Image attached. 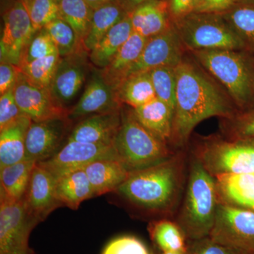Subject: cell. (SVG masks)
<instances>
[{
    "label": "cell",
    "instance_id": "1",
    "mask_svg": "<svg viewBox=\"0 0 254 254\" xmlns=\"http://www.w3.org/2000/svg\"><path fill=\"white\" fill-rule=\"evenodd\" d=\"M175 72L176 108L172 137L179 144L187 141L200 122L211 117L230 116L231 108L215 86L192 65L181 62Z\"/></svg>",
    "mask_w": 254,
    "mask_h": 254
},
{
    "label": "cell",
    "instance_id": "2",
    "mask_svg": "<svg viewBox=\"0 0 254 254\" xmlns=\"http://www.w3.org/2000/svg\"><path fill=\"white\" fill-rule=\"evenodd\" d=\"M184 158L173 155L166 161L132 172L117 191L137 206L163 211L173 208L180 194Z\"/></svg>",
    "mask_w": 254,
    "mask_h": 254
},
{
    "label": "cell",
    "instance_id": "3",
    "mask_svg": "<svg viewBox=\"0 0 254 254\" xmlns=\"http://www.w3.org/2000/svg\"><path fill=\"white\" fill-rule=\"evenodd\" d=\"M219 203L215 177L195 158L190 165L180 227L187 237L194 240L210 235Z\"/></svg>",
    "mask_w": 254,
    "mask_h": 254
},
{
    "label": "cell",
    "instance_id": "4",
    "mask_svg": "<svg viewBox=\"0 0 254 254\" xmlns=\"http://www.w3.org/2000/svg\"><path fill=\"white\" fill-rule=\"evenodd\" d=\"M113 146L118 160L129 173L154 166L173 156L165 142L137 120L133 111L122 115Z\"/></svg>",
    "mask_w": 254,
    "mask_h": 254
},
{
    "label": "cell",
    "instance_id": "5",
    "mask_svg": "<svg viewBox=\"0 0 254 254\" xmlns=\"http://www.w3.org/2000/svg\"><path fill=\"white\" fill-rule=\"evenodd\" d=\"M208 237L238 254H254V210L219 202Z\"/></svg>",
    "mask_w": 254,
    "mask_h": 254
},
{
    "label": "cell",
    "instance_id": "6",
    "mask_svg": "<svg viewBox=\"0 0 254 254\" xmlns=\"http://www.w3.org/2000/svg\"><path fill=\"white\" fill-rule=\"evenodd\" d=\"M195 158L212 176L254 173V143L245 141H215L200 146Z\"/></svg>",
    "mask_w": 254,
    "mask_h": 254
},
{
    "label": "cell",
    "instance_id": "7",
    "mask_svg": "<svg viewBox=\"0 0 254 254\" xmlns=\"http://www.w3.org/2000/svg\"><path fill=\"white\" fill-rule=\"evenodd\" d=\"M195 56L213 73L240 104L250 98L252 80L245 62L229 50H195Z\"/></svg>",
    "mask_w": 254,
    "mask_h": 254
},
{
    "label": "cell",
    "instance_id": "8",
    "mask_svg": "<svg viewBox=\"0 0 254 254\" xmlns=\"http://www.w3.org/2000/svg\"><path fill=\"white\" fill-rule=\"evenodd\" d=\"M23 199L0 196V254H33L28 246L32 230L39 223Z\"/></svg>",
    "mask_w": 254,
    "mask_h": 254
},
{
    "label": "cell",
    "instance_id": "9",
    "mask_svg": "<svg viewBox=\"0 0 254 254\" xmlns=\"http://www.w3.org/2000/svg\"><path fill=\"white\" fill-rule=\"evenodd\" d=\"M180 38L194 50H233L243 45L236 31L220 20L201 16L187 18L183 21Z\"/></svg>",
    "mask_w": 254,
    "mask_h": 254
},
{
    "label": "cell",
    "instance_id": "10",
    "mask_svg": "<svg viewBox=\"0 0 254 254\" xmlns=\"http://www.w3.org/2000/svg\"><path fill=\"white\" fill-rule=\"evenodd\" d=\"M3 21L4 26L0 40L1 62L18 66L36 31L27 9L16 0L5 11Z\"/></svg>",
    "mask_w": 254,
    "mask_h": 254
},
{
    "label": "cell",
    "instance_id": "11",
    "mask_svg": "<svg viewBox=\"0 0 254 254\" xmlns=\"http://www.w3.org/2000/svg\"><path fill=\"white\" fill-rule=\"evenodd\" d=\"M103 159H118L113 145L67 141L51 158L37 163L44 167L58 180Z\"/></svg>",
    "mask_w": 254,
    "mask_h": 254
},
{
    "label": "cell",
    "instance_id": "12",
    "mask_svg": "<svg viewBox=\"0 0 254 254\" xmlns=\"http://www.w3.org/2000/svg\"><path fill=\"white\" fill-rule=\"evenodd\" d=\"M14 95L20 109L32 122L68 119L69 109L60 105L53 98L50 89L32 83L20 69Z\"/></svg>",
    "mask_w": 254,
    "mask_h": 254
},
{
    "label": "cell",
    "instance_id": "13",
    "mask_svg": "<svg viewBox=\"0 0 254 254\" xmlns=\"http://www.w3.org/2000/svg\"><path fill=\"white\" fill-rule=\"evenodd\" d=\"M88 54L86 50H81L60 58L50 91L64 108L68 109L66 105L76 98L86 81L89 68Z\"/></svg>",
    "mask_w": 254,
    "mask_h": 254
},
{
    "label": "cell",
    "instance_id": "14",
    "mask_svg": "<svg viewBox=\"0 0 254 254\" xmlns=\"http://www.w3.org/2000/svg\"><path fill=\"white\" fill-rule=\"evenodd\" d=\"M180 38L177 33L168 29L150 38L141 56L130 68L127 77L134 73L148 72L162 66L175 67L182 62Z\"/></svg>",
    "mask_w": 254,
    "mask_h": 254
},
{
    "label": "cell",
    "instance_id": "15",
    "mask_svg": "<svg viewBox=\"0 0 254 254\" xmlns=\"http://www.w3.org/2000/svg\"><path fill=\"white\" fill-rule=\"evenodd\" d=\"M69 122V119L31 122L26 133V159L41 163L56 154Z\"/></svg>",
    "mask_w": 254,
    "mask_h": 254
},
{
    "label": "cell",
    "instance_id": "16",
    "mask_svg": "<svg viewBox=\"0 0 254 254\" xmlns=\"http://www.w3.org/2000/svg\"><path fill=\"white\" fill-rule=\"evenodd\" d=\"M57 180L39 163L33 168L23 200L28 212L40 222L63 206L56 193Z\"/></svg>",
    "mask_w": 254,
    "mask_h": 254
},
{
    "label": "cell",
    "instance_id": "17",
    "mask_svg": "<svg viewBox=\"0 0 254 254\" xmlns=\"http://www.w3.org/2000/svg\"><path fill=\"white\" fill-rule=\"evenodd\" d=\"M78 103L69 109L70 120L120 110L116 91L108 84L100 71H95Z\"/></svg>",
    "mask_w": 254,
    "mask_h": 254
},
{
    "label": "cell",
    "instance_id": "18",
    "mask_svg": "<svg viewBox=\"0 0 254 254\" xmlns=\"http://www.w3.org/2000/svg\"><path fill=\"white\" fill-rule=\"evenodd\" d=\"M121 123L120 110L91 115L73 128L68 141L113 145Z\"/></svg>",
    "mask_w": 254,
    "mask_h": 254
},
{
    "label": "cell",
    "instance_id": "19",
    "mask_svg": "<svg viewBox=\"0 0 254 254\" xmlns=\"http://www.w3.org/2000/svg\"><path fill=\"white\" fill-rule=\"evenodd\" d=\"M220 203L254 210V173L214 177Z\"/></svg>",
    "mask_w": 254,
    "mask_h": 254
},
{
    "label": "cell",
    "instance_id": "20",
    "mask_svg": "<svg viewBox=\"0 0 254 254\" xmlns=\"http://www.w3.org/2000/svg\"><path fill=\"white\" fill-rule=\"evenodd\" d=\"M148 39L149 38L133 31L110 64L100 70L105 81L115 91L120 83L127 77L130 68L141 56Z\"/></svg>",
    "mask_w": 254,
    "mask_h": 254
},
{
    "label": "cell",
    "instance_id": "21",
    "mask_svg": "<svg viewBox=\"0 0 254 254\" xmlns=\"http://www.w3.org/2000/svg\"><path fill=\"white\" fill-rule=\"evenodd\" d=\"M84 170L95 197L117 191L130 173L118 159L97 160L87 165Z\"/></svg>",
    "mask_w": 254,
    "mask_h": 254
},
{
    "label": "cell",
    "instance_id": "22",
    "mask_svg": "<svg viewBox=\"0 0 254 254\" xmlns=\"http://www.w3.org/2000/svg\"><path fill=\"white\" fill-rule=\"evenodd\" d=\"M137 120L160 141L166 142L173 134L175 112L166 103L155 98L133 109Z\"/></svg>",
    "mask_w": 254,
    "mask_h": 254
},
{
    "label": "cell",
    "instance_id": "23",
    "mask_svg": "<svg viewBox=\"0 0 254 254\" xmlns=\"http://www.w3.org/2000/svg\"><path fill=\"white\" fill-rule=\"evenodd\" d=\"M133 31L131 19L128 14L115 25L91 50L88 54L90 62L101 69L106 67L113 61L115 55Z\"/></svg>",
    "mask_w": 254,
    "mask_h": 254
},
{
    "label": "cell",
    "instance_id": "24",
    "mask_svg": "<svg viewBox=\"0 0 254 254\" xmlns=\"http://www.w3.org/2000/svg\"><path fill=\"white\" fill-rule=\"evenodd\" d=\"M128 12L122 0H116L93 10L91 24L83 42V49L89 53L115 25Z\"/></svg>",
    "mask_w": 254,
    "mask_h": 254
},
{
    "label": "cell",
    "instance_id": "25",
    "mask_svg": "<svg viewBox=\"0 0 254 254\" xmlns=\"http://www.w3.org/2000/svg\"><path fill=\"white\" fill-rule=\"evenodd\" d=\"M133 31L146 38L167 30V19L163 3L150 0L128 13Z\"/></svg>",
    "mask_w": 254,
    "mask_h": 254
},
{
    "label": "cell",
    "instance_id": "26",
    "mask_svg": "<svg viewBox=\"0 0 254 254\" xmlns=\"http://www.w3.org/2000/svg\"><path fill=\"white\" fill-rule=\"evenodd\" d=\"M31 120L27 116L0 131V169L26 159V136Z\"/></svg>",
    "mask_w": 254,
    "mask_h": 254
},
{
    "label": "cell",
    "instance_id": "27",
    "mask_svg": "<svg viewBox=\"0 0 254 254\" xmlns=\"http://www.w3.org/2000/svg\"><path fill=\"white\" fill-rule=\"evenodd\" d=\"M56 193L62 205L72 210H77L82 202L95 197L84 169L58 179Z\"/></svg>",
    "mask_w": 254,
    "mask_h": 254
},
{
    "label": "cell",
    "instance_id": "28",
    "mask_svg": "<svg viewBox=\"0 0 254 254\" xmlns=\"http://www.w3.org/2000/svg\"><path fill=\"white\" fill-rule=\"evenodd\" d=\"M36 163L34 160L24 159L0 169V196L12 200L23 199Z\"/></svg>",
    "mask_w": 254,
    "mask_h": 254
},
{
    "label": "cell",
    "instance_id": "29",
    "mask_svg": "<svg viewBox=\"0 0 254 254\" xmlns=\"http://www.w3.org/2000/svg\"><path fill=\"white\" fill-rule=\"evenodd\" d=\"M119 100L138 108L156 98L149 71L134 73L127 76L116 89Z\"/></svg>",
    "mask_w": 254,
    "mask_h": 254
},
{
    "label": "cell",
    "instance_id": "30",
    "mask_svg": "<svg viewBox=\"0 0 254 254\" xmlns=\"http://www.w3.org/2000/svg\"><path fill=\"white\" fill-rule=\"evenodd\" d=\"M58 1L60 18L71 26L83 47V42L91 24L93 10L85 0H58Z\"/></svg>",
    "mask_w": 254,
    "mask_h": 254
},
{
    "label": "cell",
    "instance_id": "31",
    "mask_svg": "<svg viewBox=\"0 0 254 254\" xmlns=\"http://www.w3.org/2000/svg\"><path fill=\"white\" fill-rule=\"evenodd\" d=\"M148 230L152 240L163 252L187 250L184 232L175 222L166 220L153 222Z\"/></svg>",
    "mask_w": 254,
    "mask_h": 254
},
{
    "label": "cell",
    "instance_id": "32",
    "mask_svg": "<svg viewBox=\"0 0 254 254\" xmlns=\"http://www.w3.org/2000/svg\"><path fill=\"white\" fill-rule=\"evenodd\" d=\"M60 58L59 54L52 55L33 60L18 68L32 83L41 88L50 89Z\"/></svg>",
    "mask_w": 254,
    "mask_h": 254
},
{
    "label": "cell",
    "instance_id": "33",
    "mask_svg": "<svg viewBox=\"0 0 254 254\" xmlns=\"http://www.w3.org/2000/svg\"><path fill=\"white\" fill-rule=\"evenodd\" d=\"M44 28L54 42L61 58L73 54L78 50H84L73 28L61 18L51 21Z\"/></svg>",
    "mask_w": 254,
    "mask_h": 254
},
{
    "label": "cell",
    "instance_id": "34",
    "mask_svg": "<svg viewBox=\"0 0 254 254\" xmlns=\"http://www.w3.org/2000/svg\"><path fill=\"white\" fill-rule=\"evenodd\" d=\"M156 98L175 112L176 108L177 77L175 67L162 66L149 71Z\"/></svg>",
    "mask_w": 254,
    "mask_h": 254
},
{
    "label": "cell",
    "instance_id": "35",
    "mask_svg": "<svg viewBox=\"0 0 254 254\" xmlns=\"http://www.w3.org/2000/svg\"><path fill=\"white\" fill-rule=\"evenodd\" d=\"M26 9L36 31L60 18L58 0H31Z\"/></svg>",
    "mask_w": 254,
    "mask_h": 254
},
{
    "label": "cell",
    "instance_id": "36",
    "mask_svg": "<svg viewBox=\"0 0 254 254\" xmlns=\"http://www.w3.org/2000/svg\"><path fill=\"white\" fill-rule=\"evenodd\" d=\"M54 54H59L54 42L48 31L42 28L35 33L18 66Z\"/></svg>",
    "mask_w": 254,
    "mask_h": 254
},
{
    "label": "cell",
    "instance_id": "37",
    "mask_svg": "<svg viewBox=\"0 0 254 254\" xmlns=\"http://www.w3.org/2000/svg\"><path fill=\"white\" fill-rule=\"evenodd\" d=\"M26 117L16 103L14 89L0 96V131Z\"/></svg>",
    "mask_w": 254,
    "mask_h": 254
},
{
    "label": "cell",
    "instance_id": "38",
    "mask_svg": "<svg viewBox=\"0 0 254 254\" xmlns=\"http://www.w3.org/2000/svg\"><path fill=\"white\" fill-rule=\"evenodd\" d=\"M102 254H151L141 240L132 236L114 239L105 247Z\"/></svg>",
    "mask_w": 254,
    "mask_h": 254
},
{
    "label": "cell",
    "instance_id": "39",
    "mask_svg": "<svg viewBox=\"0 0 254 254\" xmlns=\"http://www.w3.org/2000/svg\"><path fill=\"white\" fill-rule=\"evenodd\" d=\"M229 18L237 33L254 43V8H237L232 11Z\"/></svg>",
    "mask_w": 254,
    "mask_h": 254
},
{
    "label": "cell",
    "instance_id": "40",
    "mask_svg": "<svg viewBox=\"0 0 254 254\" xmlns=\"http://www.w3.org/2000/svg\"><path fill=\"white\" fill-rule=\"evenodd\" d=\"M19 71L18 66L1 62L0 64V95L14 89Z\"/></svg>",
    "mask_w": 254,
    "mask_h": 254
},
{
    "label": "cell",
    "instance_id": "41",
    "mask_svg": "<svg viewBox=\"0 0 254 254\" xmlns=\"http://www.w3.org/2000/svg\"><path fill=\"white\" fill-rule=\"evenodd\" d=\"M197 241L198 242L193 247L191 254H238L230 249L215 243L209 237Z\"/></svg>",
    "mask_w": 254,
    "mask_h": 254
},
{
    "label": "cell",
    "instance_id": "42",
    "mask_svg": "<svg viewBox=\"0 0 254 254\" xmlns=\"http://www.w3.org/2000/svg\"><path fill=\"white\" fill-rule=\"evenodd\" d=\"M235 0H200L195 12L200 14L220 12L229 9Z\"/></svg>",
    "mask_w": 254,
    "mask_h": 254
},
{
    "label": "cell",
    "instance_id": "43",
    "mask_svg": "<svg viewBox=\"0 0 254 254\" xmlns=\"http://www.w3.org/2000/svg\"><path fill=\"white\" fill-rule=\"evenodd\" d=\"M200 0H170V11L175 16H186L195 11Z\"/></svg>",
    "mask_w": 254,
    "mask_h": 254
},
{
    "label": "cell",
    "instance_id": "44",
    "mask_svg": "<svg viewBox=\"0 0 254 254\" xmlns=\"http://www.w3.org/2000/svg\"><path fill=\"white\" fill-rule=\"evenodd\" d=\"M235 131L241 138H254V115L241 120L235 126Z\"/></svg>",
    "mask_w": 254,
    "mask_h": 254
},
{
    "label": "cell",
    "instance_id": "45",
    "mask_svg": "<svg viewBox=\"0 0 254 254\" xmlns=\"http://www.w3.org/2000/svg\"><path fill=\"white\" fill-rule=\"evenodd\" d=\"M87 4L89 5L92 9L95 10L99 8L100 6L108 4L112 1H116V0H85Z\"/></svg>",
    "mask_w": 254,
    "mask_h": 254
},
{
    "label": "cell",
    "instance_id": "46",
    "mask_svg": "<svg viewBox=\"0 0 254 254\" xmlns=\"http://www.w3.org/2000/svg\"><path fill=\"white\" fill-rule=\"evenodd\" d=\"M122 1H123L126 8H127V6H130L133 9L138 5L143 4L145 1H150V0H122Z\"/></svg>",
    "mask_w": 254,
    "mask_h": 254
},
{
    "label": "cell",
    "instance_id": "47",
    "mask_svg": "<svg viewBox=\"0 0 254 254\" xmlns=\"http://www.w3.org/2000/svg\"><path fill=\"white\" fill-rule=\"evenodd\" d=\"M163 254H187V250L163 252Z\"/></svg>",
    "mask_w": 254,
    "mask_h": 254
},
{
    "label": "cell",
    "instance_id": "48",
    "mask_svg": "<svg viewBox=\"0 0 254 254\" xmlns=\"http://www.w3.org/2000/svg\"><path fill=\"white\" fill-rule=\"evenodd\" d=\"M16 1H20V2L22 3V4L24 5L25 7L27 8L31 0H16Z\"/></svg>",
    "mask_w": 254,
    "mask_h": 254
},
{
    "label": "cell",
    "instance_id": "49",
    "mask_svg": "<svg viewBox=\"0 0 254 254\" xmlns=\"http://www.w3.org/2000/svg\"><path fill=\"white\" fill-rule=\"evenodd\" d=\"M33 254H35V253H33Z\"/></svg>",
    "mask_w": 254,
    "mask_h": 254
}]
</instances>
